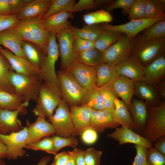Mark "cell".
I'll list each match as a JSON object with an SVG mask.
<instances>
[{"mask_svg":"<svg viewBox=\"0 0 165 165\" xmlns=\"http://www.w3.org/2000/svg\"><path fill=\"white\" fill-rule=\"evenodd\" d=\"M43 20L42 17H38L19 21L11 29L22 41L34 44L47 54L50 33L45 29Z\"/></svg>","mask_w":165,"mask_h":165,"instance_id":"cell-1","label":"cell"},{"mask_svg":"<svg viewBox=\"0 0 165 165\" xmlns=\"http://www.w3.org/2000/svg\"><path fill=\"white\" fill-rule=\"evenodd\" d=\"M62 100L59 88L49 82L42 81L39 86L37 104L32 112L35 116L49 118Z\"/></svg>","mask_w":165,"mask_h":165,"instance_id":"cell-2","label":"cell"},{"mask_svg":"<svg viewBox=\"0 0 165 165\" xmlns=\"http://www.w3.org/2000/svg\"><path fill=\"white\" fill-rule=\"evenodd\" d=\"M131 53L145 67L152 61L165 54V38L147 40L141 35L130 41Z\"/></svg>","mask_w":165,"mask_h":165,"instance_id":"cell-3","label":"cell"},{"mask_svg":"<svg viewBox=\"0 0 165 165\" xmlns=\"http://www.w3.org/2000/svg\"><path fill=\"white\" fill-rule=\"evenodd\" d=\"M8 79L14 87L16 94L23 98L24 102L29 104L31 100L36 101L42 82L39 75L28 76L12 71L9 73Z\"/></svg>","mask_w":165,"mask_h":165,"instance_id":"cell-4","label":"cell"},{"mask_svg":"<svg viewBox=\"0 0 165 165\" xmlns=\"http://www.w3.org/2000/svg\"><path fill=\"white\" fill-rule=\"evenodd\" d=\"M63 99L69 106H80L86 90L81 87L65 70H59L57 74Z\"/></svg>","mask_w":165,"mask_h":165,"instance_id":"cell-5","label":"cell"},{"mask_svg":"<svg viewBox=\"0 0 165 165\" xmlns=\"http://www.w3.org/2000/svg\"><path fill=\"white\" fill-rule=\"evenodd\" d=\"M148 106V116L143 136L152 143L165 135V101L156 107Z\"/></svg>","mask_w":165,"mask_h":165,"instance_id":"cell-6","label":"cell"},{"mask_svg":"<svg viewBox=\"0 0 165 165\" xmlns=\"http://www.w3.org/2000/svg\"><path fill=\"white\" fill-rule=\"evenodd\" d=\"M56 34L50 33L47 49V54L39 75L42 81L49 82L60 89V84L55 69V65L60 54L56 41Z\"/></svg>","mask_w":165,"mask_h":165,"instance_id":"cell-7","label":"cell"},{"mask_svg":"<svg viewBox=\"0 0 165 165\" xmlns=\"http://www.w3.org/2000/svg\"><path fill=\"white\" fill-rule=\"evenodd\" d=\"M49 119L56 135L63 137L76 136L69 106L63 99L55 114Z\"/></svg>","mask_w":165,"mask_h":165,"instance_id":"cell-8","label":"cell"},{"mask_svg":"<svg viewBox=\"0 0 165 165\" xmlns=\"http://www.w3.org/2000/svg\"><path fill=\"white\" fill-rule=\"evenodd\" d=\"M28 130L27 126L17 132L7 134L0 133V141L7 148L8 159H16L25 155L26 152L24 148L27 144Z\"/></svg>","mask_w":165,"mask_h":165,"instance_id":"cell-9","label":"cell"},{"mask_svg":"<svg viewBox=\"0 0 165 165\" xmlns=\"http://www.w3.org/2000/svg\"><path fill=\"white\" fill-rule=\"evenodd\" d=\"M165 20V16H163L131 20L127 23L121 25H112L106 23L101 24V26L102 30H113L125 34L131 41L139 32L155 23Z\"/></svg>","mask_w":165,"mask_h":165,"instance_id":"cell-10","label":"cell"},{"mask_svg":"<svg viewBox=\"0 0 165 165\" xmlns=\"http://www.w3.org/2000/svg\"><path fill=\"white\" fill-rule=\"evenodd\" d=\"M65 70L85 90H88L95 86L96 72L94 67L75 61Z\"/></svg>","mask_w":165,"mask_h":165,"instance_id":"cell-11","label":"cell"},{"mask_svg":"<svg viewBox=\"0 0 165 165\" xmlns=\"http://www.w3.org/2000/svg\"><path fill=\"white\" fill-rule=\"evenodd\" d=\"M61 57L60 67L65 70L75 61L73 48L74 35L71 28L61 31L56 34Z\"/></svg>","mask_w":165,"mask_h":165,"instance_id":"cell-12","label":"cell"},{"mask_svg":"<svg viewBox=\"0 0 165 165\" xmlns=\"http://www.w3.org/2000/svg\"><path fill=\"white\" fill-rule=\"evenodd\" d=\"M105 62L114 67L131 53L130 41L123 34L119 40L104 52Z\"/></svg>","mask_w":165,"mask_h":165,"instance_id":"cell-13","label":"cell"},{"mask_svg":"<svg viewBox=\"0 0 165 165\" xmlns=\"http://www.w3.org/2000/svg\"><path fill=\"white\" fill-rule=\"evenodd\" d=\"M114 67L118 75L126 77L134 82L143 80L144 67L137 57L131 53Z\"/></svg>","mask_w":165,"mask_h":165,"instance_id":"cell-14","label":"cell"},{"mask_svg":"<svg viewBox=\"0 0 165 165\" xmlns=\"http://www.w3.org/2000/svg\"><path fill=\"white\" fill-rule=\"evenodd\" d=\"M113 109L104 108L100 110H92L90 127L97 133H102L108 128H116L120 126L114 114Z\"/></svg>","mask_w":165,"mask_h":165,"instance_id":"cell-15","label":"cell"},{"mask_svg":"<svg viewBox=\"0 0 165 165\" xmlns=\"http://www.w3.org/2000/svg\"><path fill=\"white\" fill-rule=\"evenodd\" d=\"M112 132L108 134V137L117 141L119 145L131 143L148 149L153 147L152 143L132 129L121 126L116 127Z\"/></svg>","mask_w":165,"mask_h":165,"instance_id":"cell-16","label":"cell"},{"mask_svg":"<svg viewBox=\"0 0 165 165\" xmlns=\"http://www.w3.org/2000/svg\"><path fill=\"white\" fill-rule=\"evenodd\" d=\"M0 53L7 60L15 72L28 76L39 75L40 70L26 58L15 55L8 50L0 46Z\"/></svg>","mask_w":165,"mask_h":165,"instance_id":"cell-17","label":"cell"},{"mask_svg":"<svg viewBox=\"0 0 165 165\" xmlns=\"http://www.w3.org/2000/svg\"><path fill=\"white\" fill-rule=\"evenodd\" d=\"M142 82L155 88L165 78V54L144 67Z\"/></svg>","mask_w":165,"mask_h":165,"instance_id":"cell-18","label":"cell"},{"mask_svg":"<svg viewBox=\"0 0 165 165\" xmlns=\"http://www.w3.org/2000/svg\"><path fill=\"white\" fill-rule=\"evenodd\" d=\"M113 90L117 96L130 110L132 98L134 92V82L129 78L122 75H117L111 80Z\"/></svg>","mask_w":165,"mask_h":165,"instance_id":"cell-19","label":"cell"},{"mask_svg":"<svg viewBox=\"0 0 165 165\" xmlns=\"http://www.w3.org/2000/svg\"><path fill=\"white\" fill-rule=\"evenodd\" d=\"M92 109L86 105L70 106V111L74 127L75 136L80 135L85 130L90 127Z\"/></svg>","mask_w":165,"mask_h":165,"instance_id":"cell-20","label":"cell"},{"mask_svg":"<svg viewBox=\"0 0 165 165\" xmlns=\"http://www.w3.org/2000/svg\"><path fill=\"white\" fill-rule=\"evenodd\" d=\"M28 126L27 144L38 141L44 137L55 134L51 123L41 117L38 116L35 121Z\"/></svg>","mask_w":165,"mask_h":165,"instance_id":"cell-21","label":"cell"},{"mask_svg":"<svg viewBox=\"0 0 165 165\" xmlns=\"http://www.w3.org/2000/svg\"><path fill=\"white\" fill-rule=\"evenodd\" d=\"M134 126V131L143 136V131L148 117V105L139 99H134L130 110Z\"/></svg>","mask_w":165,"mask_h":165,"instance_id":"cell-22","label":"cell"},{"mask_svg":"<svg viewBox=\"0 0 165 165\" xmlns=\"http://www.w3.org/2000/svg\"><path fill=\"white\" fill-rule=\"evenodd\" d=\"M52 0H33L26 4L17 14L19 21L38 17L43 18Z\"/></svg>","mask_w":165,"mask_h":165,"instance_id":"cell-23","label":"cell"},{"mask_svg":"<svg viewBox=\"0 0 165 165\" xmlns=\"http://www.w3.org/2000/svg\"><path fill=\"white\" fill-rule=\"evenodd\" d=\"M22 114L20 110H9L1 109L0 110V133L7 134L19 131L23 127L17 117Z\"/></svg>","mask_w":165,"mask_h":165,"instance_id":"cell-24","label":"cell"},{"mask_svg":"<svg viewBox=\"0 0 165 165\" xmlns=\"http://www.w3.org/2000/svg\"><path fill=\"white\" fill-rule=\"evenodd\" d=\"M74 17L71 13L61 12L43 19V22L48 32L56 34L61 31L71 28L72 26L68 19H73Z\"/></svg>","mask_w":165,"mask_h":165,"instance_id":"cell-25","label":"cell"},{"mask_svg":"<svg viewBox=\"0 0 165 165\" xmlns=\"http://www.w3.org/2000/svg\"><path fill=\"white\" fill-rule=\"evenodd\" d=\"M134 94L139 99L152 107L158 106L162 102L155 88L142 81L134 82Z\"/></svg>","mask_w":165,"mask_h":165,"instance_id":"cell-26","label":"cell"},{"mask_svg":"<svg viewBox=\"0 0 165 165\" xmlns=\"http://www.w3.org/2000/svg\"><path fill=\"white\" fill-rule=\"evenodd\" d=\"M23 42L11 28L0 33V46H3L15 55L26 58L23 49Z\"/></svg>","mask_w":165,"mask_h":165,"instance_id":"cell-27","label":"cell"},{"mask_svg":"<svg viewBox=\"0 0 165 165\" xmlns=\"http://www.w3.org/2000/svg\"><path fill=\"white\" fill-rule=\"evenodd\" d=\"M28 103L24 102L23 98L16 94H12L0 90V108L9 110H20L22 114L27 112L26 107Z\"/></svg>","mask_w":165,"mask_h":165,"instance_id":"cell-28","label":"cell"},{"mask_svg":"<svg viewBox=\"0 0 165 165\" xmlns=\"http://www.w3.org/2000/svg\"><path fill=\"white\" fill-rule=\"evenodd\" d=\"M22 47L26 59L40 71L46 54L37 46L28 42L23 41Z\"/></svg>","mask_w":165,"mask_h":165,"instance_id":"cell-29","label":"cell"},{"mask_svg":"<svg viewBox=\"0 0 165 165\" xmlns=\"http://www.w3.org/2000/svg\"><path fill=\"white\" fill-rule=\"evenodd\" d=\"M75 61L95 67L105 62L103 52L95 48L75 53Z\"/></svg>","mask_w":165,"mask_h":165,"instance_id":"cell-30","label":"cell"},{"mask_svg":"<svg viewBox=\"0 0 165 165\" xmlns=\"http://www.w3.org/2000/svg\"><path fill=\"white\" fill-rule=\"evenodd\" d=\"M114 105V114L120 125L134 131V126L131 115L126 105L118 97L115 100Z\"/></svg>","mask_w":165,"mask_h":165,"instance_id":"cell-31","label":"cell"},{"mask_svg":"<svg viewBox=\"0 0 165 165\" xmlns=\"http://www.w3.org/2000/svg\"><path fill=\"white\" fill-rule=\"evenodd\" d=\"M123 33L110 30H102L94 42L95 48L104 52L120 38Z\"/></svg>","mask_w":165,"mask_h":165,"instance_id":"cell-32","label":"cell"},{"mask_svg":"<svg viewBox=\"0 0 165 165\" xmlns=\"http://www.w3.org/2000/svg\"><path fill=\"white\" fill-rule=\"evenodd\" d=\"M94 67L96 72L95 86L98 88L107 83L118 75L114 67L105 62Z\"/></svg>","mask_w":165,"mask_h":165,"instance_id":"cell-33","label":"cell"},{"mask_svg":"<svg viewBox=\"0 0 165 165\" xmlns=\"http://www.w3.org/2000/svg\"><path fill=\"white\" fill-rule=\"evenodd\" d=\"M13 70L6 58L0 53V90L16 94L15 89L9 81V72Z\"/></svg>","mask_w":165,"mask_h":165,"instance_id":"cell-34","label":"cell"},{"mask_svg":"<svg viewBox=\"0 0 165 165\" xmlns=\"http://www.w3.org/2000/svg\"><path fill=\"white\" fill-rule=\"evenodd\" d=\"M71 28L75 38L94 42L102 30L101 24L86 25L81 28L72 26Z\"/></svg>","mask_w":165,"mask_h":165,"instance_id":"cell-35","label":"cell"},{"mask_svg":"<svg viewBox=\"0 0 165 165\" xmlns=\"http://www.w3.org/2000/svg\"><path fill=\"white\" fill-rule=\"evenodd\" d=\"M87 105L95 110L105 108L100 96L98 88L96 86L86 90L82 100L81 105Z\"/></svg>","mask_w":165,"mask_h":165,"instance_id":"cell-36","label":"cell"},{"mask_svg":"<svg viewBox=\"0 0 165 165\" xmlns=\"http://www.w3.org/2000/svg\"><path fill=\"white\" fill-rule=\"evenodd\" d=\"M75 4V0H52L51 4L43 19L61 12L72 13Z\"/></svg>","mask_w":165,"mask_h":165,"instance_id":"cell-37","label":"cell"},{"mask_svg":"<svg viewBox=\"0 0 165 165\" xmlns=\"http://www.w3.org/2000/svg\"><path fill=\"white\" fill-rule=\"evenodd\" d=\"M83 19L87 25H91L111 23L113 21V17L109 12L101 9L84 15Z\"/></svg>","mask_w":165,"mask_h":165,"instance_id":"cell-38","label":"cell"},{"mask_svg":"<svg viewBox=\"0 0 165 165\" xmlns=\"http://www.w3.org/2000/svg\"><path fill=\"white\" fill-rule=\"evenodd\" d=\"M165 0H145V16L153 18L165 16Z\"/></svg>","mask_w":165,"mask_h":165,"instance_id":"cell-39","label":"cell"},{"mask_svg":"<svg viewBox=\"0 0 165 165\" xmlns=\"http://www.w3.org/2000/svg\"><path fill=\"white\" fill-rule=\"evenodd\" d=\"M100 96L105 108L114 109V101L118 97L112 87L111 80L98 88Z\"/></svg>","mask_w":165,"mask_h":165,"instance_id":"cell-40","label":"cell"},{"mask_svg":"<svg viewBox=\"0 0 165 165\" xmlns=\"http://www.w3.org/2000/svg\"><path fill=\"white\" fill-rule=\"evenodd\" d=\"M112 0H79L75 3L72 13L83 10L96 9L103 6L105 7L112 3Z\"/></svg>","mask_w":165,"mask_h":165,"instance_id":"cell-41","label":"cell"},{"mask_svg":"<svg viewBox=\"0 0 165 165\" xmlns=\"http://www.w3.org/2000/svg\"><path fill=\"white\" fill-rule=\"evenodd\" d=\"M143 31L141 35L146 40L165 38V20L155 23Z\"/></svg>","mask_w":165,"mask_h":165,"instance_id":"cell-42","label":"cell"},{"mask_svg":"<svg viewBox=\"0 0 165 165\" xmlns=\"http://www.w3.org/2000/svg\"><path fill=\"white\" fill-rule=\"evenodd\" d=\"M52 138L55 155L62 148L69 146L75 148L78 145V141L75 136L63 137L56 135Z\"/></svg>","mask_w":165,"mask_h":165,"instance_id":"cell-43","label":"cell"},{"mask_svg":"<svg viewBox=\"0 0 165 165\" xmlns=\"http://www.w3.org/2000/svg\"><path fill=\"white\" fill-rule=\"evenodd\" d=\"M25 148L35 150H43L55 155L52 137H46L35 142L27 144Z\"/></svg>","mask_w":165,"mask_h":165,"instance_id":"cell-44","label":"cell"},{"mask_svg":"<svg viewBox=\"0 0 165 165\" xmlns=\"http://www.w3.org/2000/svg\"><path fill=\"white\" fill-rule=\"evenodd\" d=\"M145 0H135L128 14L129 20L145 18Z\"/></svg>","mask_w":165,"mask_h":165,"instance_id":"cell-45","label":"cell"},{"mask_svg":"<svg viewBox=\"0 0 165 165\" xmlns=\"http://www.w3.org/2000/svg\"><path fill=\"white\" fill-rule=\"evenodd\" d=\"M102 154L101 150L94 148H88L84 152V158L86 165H100Z\"/></svg>","mask_w":165,"mask_h":165,"instance_id":"cell-46","label":"cell"},{"mask_svg":"<svg viewBox=\"0 0 165 165\" xmlns=\"http://www.w3.org/2000/svg\"><path fill=\"white\" fill-rule=\"evenodd\" d=\"M146 165H165V155L154 148L148 149Z\"/></svg>","mask_w":165,"mask_h":165,"instance_id":"cell-47","label":"cell"},{"mask_svg":"<svg viewBox=\"0 0 165 165\" xmlns=\"http://www.w3.org/2000/svg\"><path fill=\"white\" fill-rule=\"evenodd\" d=\"M135 0H114L111 4L105 7V10L109 12L113 10L121 9L124 16L128 15L130 8Z\"/></svg>","mask_w":165,"mask_h":165,"instance_id":"cell-48","label":"cell"},{"mask_svg":"<svg viewBox=\"0 0 165 165\" xmlns=\"http://www.w3.org/2000/svg\"><path fill=\"white\" fill-rule=\"evenodd\" d=\"M19 21L17 14L6 15L0 13V33L14 27Z\"/></svg>","mask_w":165,"mask_h":165,"instance_id":"cell-49","label":"cell"},{"mask_svg":"<svg viewBox=\"0 0 165 165\" xmlns=\"http://www.w3.org/2000/svg\"><path fill=\"white\" fill-rule=\"evenodd\" d=\"M95 48L94 42L74 37L73 48L75 53L81 52Z\"/></svg>","mask_w":165,"mask_h":165,"instance_id":"cell-50","label":"cell"},{"mask_svg":"<svg viewBox=\"0 0 165 165\" xmlns=\"http://www.w3.org/2000/svg\"><path fill=\"white\" fill-rule=\"evenodd\" d=\"M136 155L132 165H146L148 148L142 146L135 145Z\"/></svg>","mask_w":165,"mask_h":165,"instance_id":"cell-51","label":"cell"},{"mask_svg":"<svg viewBox=\"0 0 165 165\" xmlns=\"http://www.w3.org/2000/svg\"><path fill=\"white\" fill-rule=\"evenodd\" d=\"M80 136L82 141L85 144L89 145L95 143L98 138L97 132L91 127L84 130Z\"/></svg>","mask_w":165,"mask_h":165,"instance_id":"cell-52","label":"cell"},{"mask_svg":"<svg viewBox=\"0 0 165 165\" xmlns=\"http://www.w3.org/2000/svg\"><path fill=\"white\" fill-rule=\"evenodd\" d=\"M11 9V14H18L25 5L31 0H8Z\"/></svg>","mask_w":165,"mask_h":165,"instance_id":"cell-53","label":"cell"},{"mask_svg":"<svg viewBox=\"0 0 165 165\" xmlns=\"http://www.w3.org/2000/svg\"><path fill=\"white\" fill-rule=\"evenodd\" d=\"M68 151H64L55 155L51 165H65L69 158Z\"/></svg>","mask_w":165,"mask_h":165,"instance_id":"cell-54","label":"cell"},{"mask_svg":"<svg viewBox=\"0 0 165 165\" xmlns=\"http://www.w3.org/2000/svg\"><path fill=\"white\" fill-rule=\"evenodd\" d=\"M154 142V148L165 155V135L158 138Z\"/></svg>","mask_w":165,"mask_h":165,"instance_id":"cell-55","label":"cell"},{"mask_svg":"<svg viewBox=\"0 0 165 165\" xmlns=\"http://www.w3.org/2000/svg\"><path fill=\"white\" fill-rule=\"evenodd\" d=\"M157 95L162 101H165V80H162L155 88Z\"/></svg>","mask_w":165,"mask_h":165,"instance_id":"cell-56","label":"cell"},{"mask_svg":"<svg viewBox=\"0 0 165 165\" xmlns=\"http://www.w3.org/2000/svg\"><path fill=\"white\" fill-rule=\"evenodd\" d=\"M0 13L6 15L11 14L8 0H0Z\"/></svg>","mask_w":165,"mask_h":165,"instance_id":"cell-57","label":"cell"},{"mask_svg":"<svg viewBox=\"0 0 165 165\" xmlns=\"http://www.w3.org/2000/svg\"><path fill=\"white\" fill-rule=\"evenodd\" d=\"M75 165H86L84 158V150L77 148Z\"/></svg>","mask_w":165,"mask_h":165,"instance_id":"cell-58","label":"cell"},{"mask_svg":"<svg viewBox=\"0 0 165 165\" xmlns=\"http://www.w3.org/2000/svg\"><path fill=\"white\" fill-rule=\"evenodd\" d=\"M69 156L65 165H75V158L77 153V148L72 151H68Z\"/></svg>","mask_w":165,"mask_h":165,"instance_id":"cell-59","label":"cell"},{"mask_svg":"<svg viewBox=\"0 0 165 165\" xmlns=\"http://www.w3.org/2000/svg\"><path fill=\"white\" fill-rule=\"evenodd\" d=\"M7 146L0 141V159L3 160L4 158H7Z\"/></svg>","mask_w":165,"mask_h":165,"instance_id":"cell-60","label":"cell"},{"mask_svg":"<svg viewBox=\"0 0 165 165\" xmlns=\"http://www.w3.org/2000/svg\"><path fill=\"white\" fill-rule=\"evenodd\" d=\"M51 157L50 156H45L42 157L37 165H47L50 161Z\"/></svg>","mask_w":165,"mask_h":165,"instance_id":"cell-61","label":"cell"},{"mask_svg":"<svg viewBox=\"0 0 165 165\" xmlns=\"http://www.w3.org/2000/svg\"><path fill=\"white\" fill-rule=\"evenodd\" d=\"M0 165H6L5 162L3 160L0 159Z\"/></svg>","mask_w":165,"mask_h":165,"instance_id":"cell-62","label":"cell"},{"mask_svg":"<svg viewBox=\"0 0 165 165\" xmlns=\"http://www.w3.org/2000/svg\"><path fill=\"white\" fill-rule=\"evenodd\" d=\"M1 109V108H0V110Z\"/></svg>","mask_w":165,"mask_h":165,"instance_id":"cell-63","label":"cell"}]
</instances>
